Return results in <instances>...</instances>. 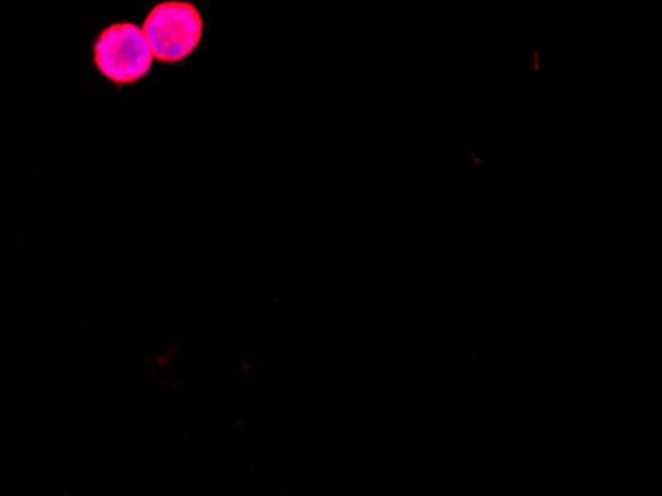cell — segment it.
<instances>
[{"label": "cell", "mask_w": 662, "mask_h": 496, "mask_svg": "<svg viewBox=\"0 0 662 496\" xmlns=\"http://www.w3.org/2000/svg\"><path fill=\"white\" fill-rule=\"evenodd\" d=\"M141 29L156 60L179 64L197 50L205 24L195 4L166 0L149 11Z\"/></svg>", "instance_id": "6da1fadb"}, {"label": "cell", "mask_w": 662, "mask_h": 496, "mask_svg": "<svg viewBox=\"0 0 662 496\" xmlns=\"http://www.w3.org/2000/svg\"><path fill=\"white\" fill-rule=\"evenodd\" d=\"M156 56L149 48L144 29L134 22H115L100 32L93 44V64L98 72L115 86H129L146 78Z\"/></svg>", "instance_id": "7a4b0ae2"}]
</instances>
